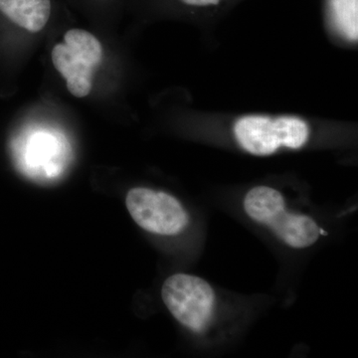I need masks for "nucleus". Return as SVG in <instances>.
<instances>
[{
  "mask_svg": "<svg viewBox=\"0 0 358 358\" xmlns=\"http://www.w3.org/2000/svg\"><path fill=\"white\" fill-rule=\"evenodd\" d=\"M358 0H327L329 20L334 29L350 41H357Z\"/></svg>",
  "mask_w": 358,
  "mask_h": 358,
  "instance_id": "nucleus-8",
  "label": "nucleus"
},
{
  "mask_svg": "<svg viewBox=\"0 0 358 358\" xmlns=\"http://www.w3.org/2000/svg\"><path fill=\"white\" fill-rule=\"evenodd\" d=\"M244 209L250 218L268 226L275 236L292 248L312 246L320 237V227L313 218L288 213L281 193L268 186H257L247 193Z\"/></svg>",
  "mask_w": 358,
  "mask_h": 358,
  "instance_id": "nucleus-1",
  "label": "nucleus"
},
{
  "mask_svg": "<svg viewBox=\"0 0 358 358\" xmlns=\"http://www.w3.org/2000/svg\"><path fill=\"white\" fill-rule=\"evenodd\" d=\"M127 208L140 227L159 235H176L188 224L187 213L178 199L166 192L136 187L129 190Z\"/></svg>",
  "mask_w": 358,
  "mask_h": 358,
  "instance_id": "nucleus-5",
  "label": "nucleus"
},
{
  "mask_svg": "<svg viewBox=\"0 0 358 358\" xmlns=\"http://www.w3.org/2000/svg\"><path fill=\"white\" fill-rule=\"evenodd\" d=\"M0 13L29 32H39L50 20L51 0H0Z\"/></svg>",
  "mask_w": 358,
  "mask_h": 358,
  "instance_id": "nucleus-7",
  "label": "nucleus"
},
{
  "mask_svg": "<svg viewBox=\"0 0 358 358\" xmlns=\"http://www.w3.org/2000/svg\"><path fill=\"white\" fill-rule=\"evenodd\" d=\"M234 133L239 145L250 154L270 155L281 147H303L310 131L307 122L299 117L247 115L235 124Z\"/></svg>",
  "mask_w": 358,
  "mask_h": 358,
  "instance_id": "nucleus-3",
  "label": "nucleus"
},
{
  "mask_svg": "<svg viewBox=\"0 0 358 358\" xmlns=\"http://www.w3.org/2000/svg\"><path fill=\"white\" fill-rule=\"evenodd\" d=\"M51 56L54 67L66 80L68 91L77 98L88 96L103 58L100 41L86 30L70 29L65 33L64 42L54 47Z\"/></svg>",
  "mask_w": 358,
  "mask_h": 358,
  "instance_id": "nucleus-2",
  "label": "nucleus"
},
{
  "mask_svg": "<svg viewBox=\"0 0 358 358\" xmlns=\"http://www.w3.org/2000/svg\"><path fill=\"white\" fill-rule=\"evenodd\" d=\"M319 232H320V235H324V236H326V235H327V233L326 232V231H324V229H322V228H320Z\"/></svg>",
  "mask_w": 358,
  "mask_h": 358,
  "instance_id": "nucleus-10",
  "label": "nucleus"
},
{
  "mask_svg": "<svg viewBox=\"0 0 358 358\" xmlns=\"http://www.w3.org/2000/svg\"><path fill=\"white\" fill-rule=\"evenodd\" d=\"M15 157L22 173L34 179H53L64 171L68 159L65 141L36 134L15 145Z\"/></svg>",
  "mask_w": 358,
  "mask_h": 358,
  "instance_id": "nucleus-6",
  "label": "nucleus"
},
{
  "mask_svg": "<svg viewBox=\"0 0 358 358\" xmlns=\"http://www.w3.org/2000/svg\"><path fill=\"white\" fill-rule=\"evenodd\" d=\"M164 303L183 326L201 331L210 320L215 294L210 285L192 275L176 274L162 286Z\"/></svg>",
  "mask_w": 358,
  "mask_h": 358,
  "instance_id": "nucleus-4",
  "label": "nucleus"
},
{
  "mask_svg": "<svg viewBox=\"0 0 358 358\" xmlns=\"http://www.w3.org/2000/svg\"><path fill=\"white\" fill-rule=\"evenodd\" d=\"M179 1L182 2L186 6L202 7L217 6L220 0H179Z\"/></svg>",
  "mask_w": 358,
  "mask_h": 358,
  "instance_id": "nucleus-9",
  "label": "nucleus"
}]
</instances>
